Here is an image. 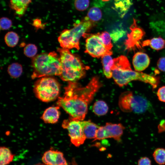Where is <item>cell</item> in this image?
<instances>
[{
	"label": "cell",
	"mask_w": 165,
	"mask_h": 165,
	"mask_svg": "<svg viewBox=\"0 0 165 165\" xmlns=\"http://www.w3.org/2000/svg\"><path fill=\"white\" fill-rule=\"evenodd\" d=\"M102 85L97 76L93 77L85 86L76 82H69L64 88V96L58 97L57 104L70 115L69 118L83 120L87 112L88 105Z\"/></svg>",
	"instance_id": "cell-1"
},
{
	"label": "cell",
	"mask_w": 165,
	"mask_h": 165,
	"mask_svg": "<svg viewBox=\"0 0 165 165\" xmlns=\"http://www.w3.org/2000/svg\"><path fill=\"white\" fill-rule=\"evenodd\" d=\"M111 69L112 76L115 82L119 86L127 85L132 81L138 80L151 85L156 88L160 82L159 77H155L132 69L127 58L121 55L113 59Z\"/></svg>",
	"instance_id": "cell-2"
},
{
	"label": "cell",
	"mask_w": 165,
	"mask_h": 165,
	"mask_svg": "<svg viewBox=\"0 0 165 165\" xmlns=\"http://www.w3.org/2000/svg\"><path fill=\"white\" fill-rule=\"evenodd\" d=\"M61 73L60 76L64 81L76 82L85 76L90 68L82 63L79 57L72 53L68 49L59 48Z\"/></svg>",
	"instance_id": "cell-3"
},
{
	"label": "cell",
	"mask_w": 165,
	"mask_h": 165,
	"mask_svg": "<svg viewBox=\"0 0 165 165\" xmlns=\"http://www.w3.org/2000/svg\"><path fill=\"white\" fill-rule=\"evenodd\" d=\"M32 64L33 69L32 79L51 75L60 76L61 73L60 57L55 52L37 55L33 58Z\"/></svg>",
	"instance_id": "cell-4"
},
{
	"label": "cell",
	"mask_w": 165,
	"mask_h": 165,
	"mask_svg": "<svg viewBox=\"0 0 165 165\" xmlns=\"http://www.w3.org/2000/svg\"><path fill=\"white\" fill-rule=\"evenodd\" d=\"M94 24V22L86 16L80 21L74 24L72 28L63 30L58 38L61 47L68 50L75 48L79 50L81 37L90 30Z\"/></svg>",
	"instance_id": "cell-5"
},
{
	"label": "cell",
	"mask_w": 165,
	"mask_h": 165,
	"mask_svg": "<svg viewBox=\"0 0 165 165\" xmlns=\"http://www.w3.org/2000/svg\"><path fill=\"white\" fill-rule=\"evenodd\" d=\"M118 105L120 109L125 112L142 114L149 110L151 105L144 97L134 94L130 91H126L120 95Z\"/></svg>",
	"instance_id": "cell-6"
},
{
	"label": "cell",
	"mask_w": 165,
	"mask_h": 165,
	"mask_svg": "<svg viewBox=\"0 0 165 165\" xmlns=\"http://www.w3.org/2000/svg\"><path fill=\"white\" fill-rule=\"evenodd\" d=\"M60 85L54 78L45 76L38 80L35 83L34 91L36 97L43 102L52 101L58 97Z\"/></svg>",
	"instance_id": "cell-7"
},
{
	"label": "cell",
	"mask_w": 165,
	"mask_h": 165,
	"mask_svg": "<svg viewBox=\"0 0 165 165\" xmlns=\"http://www.w3.org/2000/svg\"><path fill=\"white\" fill-rule=\"evenodd\" d=\"M86 38L85 52L94 57L99 58L112 54V51L107 50L104 45L99 33L96 34H85L83 37Z\"/></svg>",
	"instance_id": "cell-8"
},
{
	"label": "cell",
	"mask_w": 165,
	"mask_h": 165,
	"mask_svg": "<svg viewBox=\"0 0 165 165\" xmlns=\"http://www.w3.org/2000/svg\"><path fill=\"white\" fill-rule=\"evenodd\" d=\"M62 126L67 130L71 142L75 146L79 147L84 143L86 138L83 133L80 121L69 118L64 120Z\"/></svg>",
	"instance_id": "cell-9"
},
{
	"label": "cell",
	"mask_w": 165,
	"mask_h": 165,
	"mask_svg": "<svg viewBox=\"0 0 165 165\" xmlns=\"http://www.w3.org/2000/svg\"><path fill=\"white\" fill-rule=\"evenodd\" d=\"M125 128V127L120 123L114 124L107 123L105 126L99 127L93 141L112 138L119 141Z\"/></svg>",
	"instance_id": "cell-10"
},
{
	"label": "cell",
	"mask_w": 165,
	"mask_h": 165,
	"mask_svg": "<svg viewBox=\"0 0 165 165\" xmlns=\"http://www.w3.org/2000/svg\"><path fill=\"white\" fill-rule=\"evenodd\" d=\"M130 28L131 31L127 34V38L125 42L126 49L130 50L134 49L135 47H140V41L145 35V32L141 28L138 26L136 20L134 18L133 23Z\"/></svg>",
	"instance_id": "cell-11"
},
{
	"label": "cell",
	"mask_w": 165,
	"mask_h": 165,
	"mask_svg": "<svg viewBox=\"0 0 165 165\" xmlns=\"http://www.w3.org/2000/svg\"><path fill=\"white\" fill-rule=\"evenodd\" d=\"M42 162L46 165H67L63 154L57 150H50L46 152L42 157Z\"/></svg>",
	"instance_id": "cell-12"
},
{
	"label": "cell",
	"mask_w": 165,
	"mask_h": 165,
	"mask_svg": "<svg viewBox=\"0 0 165 165\" xmlns=\"http://www.w3.org/2000/svg\"><path fill=\"white\" fill-rule=\"evenodd\" d=\"M150 59L148 55L142 52H137L133 57L132 63L135 70L141 72L146 69L149 66Z\"/></svg>",
	"instance_id": "cell-13"
},
{
	"label": "cell",
	"mask_w": 165,
	"mask_h": 165,
	"mask_svg": "<svg viewBox=\"0 0 165 165\" xmlns=\"http://www.w3.org/2000/svg\"><path fill=\"white\" fill-rule=\"evenodd\" d=\"M60 108L57 105L47 108L41 117L42 119L47 123L54 124L56 123L58 120L60 115Z\"/></svg>",
	"instance_id": "cell-14"
},
{
	"label": "cell",
	"mask_w": 165,
	"mask_h": 165,
	"mask_svg": "<svg viewBox=\"0 0 165 165\" xmlns=\"http://www.w3.org/2000/svg\"><path fill=\"white\" fill-rule=\"evenodd\" d=\"M80 123L86 138L94 139L99 127L90 120L80 121Z\"/></svg>",
	"instance_id": "cell-15"
},
{
	"label": "cell",
	"mask_w": 165,
	"mask_h": 165,
	"mask_svg": "<svg viewBox=\"0 0 165 165\" xmlns=\"http://www.w3.org/2000/svg\"><path fill=\"white\" fill-rule=\"evenodd\" d=\"M31 1V0H10L11 7L17 15L21 16L24 14Z\"/></svg>",
	"instance_id": "cell-16"
},
{
	"label": "cell",
	"mask_w": 165,
	"mask_h": 165,
	"mask_svg": "<svg viewBox=\"0 0 165 165\" xmlns=\"http://www.w3.org/2000/svg\"><path fill=\"white\" fill-rule=\"evenodd\" d=\"M141 45L142 46H148L153 50H159L164 48L165 40L161 37L153 38L144 41Z\"/></svg>",
	"instance_id": "cell-17"
},
{
	"label": "cell",
	"mask_w": 165,
	"mask_h": 165,
	"mask_svg": "<svg viewBox=\"0 0 165 165\" xmlns=\"http://www.w3.org/2000/svg\"><path fill=\"white\" fill-rule=\"evenodd\" d=\"M101 62L105 75L108 79L111 78L112 77L111 68L113 63V59L111 55H105L101 57Z\"/></svg>",
	"instance_id": "cell-18"
},
{
	"label": "cell",
	"mask_w": 165,
	"mask_h": 165,
	"mask_svg": "<svg viewBox=\"0 0 165 165\" xmlns=\"http://www.w3.org/2000/svg\"><path fill=\"white\" fill-rule=\"evenodd\" d=\"M132 4L130 0H115L116 9L122 17L127 13Z\"/></svg>",
	"instance_id": "cell-19"
},
{
	"label": "cell",
	"mask_w": 165,
	"mask_h": 165,
	"mask_svg": "<svg viewBox=\"0 0 165 165\" xmlns=\"http://www.w3.org/2000/svg\"><path fill=\"white\" fill-rule=\"evenodd\" d=\"M0 155V165L9 164L12 162L14 156L9 148L5 147H1Z\"/></svg>",
	"instance_id": "cell-20"
},
{
	"label": "cell",
	"mask_w": 165,
	"mask_h": 165,
	"mask_svg": "<svg viewBox=\"0 0 165 165\" xmlns=\"http://www.w3.org/2000/svg\"><path fill=\"white\" fill-rule=\"evenodd\" d=\"M108 108L106 103L102 100L96 101L93 107L94 112L97 116L105 115L108 111Z\"/></svg>",
	"instance_id": "cell-21"
},
{
	"label": "cell",
	"mask_w": 165,
	"mask_h": 165,
	"mask_svg": "<svg viewBox=\"0 0 165 165\" xmlns=\"http://www.w3.org/2000/svg\"><path fill=\"white\" fill-rule=\"evenodd\" d=\"M155 162L159 165L165 164V149L159 148L156 149L152 154Z\"/></svg>",
	"instance_id": "cell-22"
},
{
	"label": "cell",
	"mask_w": 165,
	"mask_h": 165,
	"mask_svg": "<svg viewBox=\"0 0 165 165\" xmlns=\"http://www.w3.org/2000/svg\"><path fill=\"white\" fill-rule=\"evenodd\" d=\"M102 16V13L101 10L96 7L90 8L88 11L87 16L90 20L93 22L100 20Z\"/></svg>",
	"instance_id": "cell-23"
},
{
	"label": "cell",
	"mask_w": 165,
	"mask_h": 165,
	"mask_svg": "<svg viewBox=\"0 0 165 165\" xmlns=\"http://www.w3.org/2000/svg\"><path fill=\"white\" fill-rule=\"evenodd\" d=\"M8 72L10 76L17 78L21 75L22 72V66L18 63H14L10 65L8 68Z\"/></svg>",
	"instance_id": "cell-24"
},
{
	"label": "cell",
	"mask_w": 165,
	"mask_h": 165,
	"mask_svg": "<svg viewBox=\"0 0 165 165\" xmlns=\"http://www.w3.org/2000/svg\"><path fill=\"white\" fill-rule=\"evenodd\" d=\"M5 40L6 43L8 46L13 47L18 43L19 37L15 32L13 31L9 32L5 35Z\"/></svg>",
	"instance_id": "cell-25"
},
{
	"label": "cell",
	"mask_w": 165,
	"mask_h": 165,
	"mask_svg": "<svg viewBox=\"0 0 165 165\" xmlns=\"http://www.w3.org/2000/svg\"><path fill=\"white\" fill-rule=\"evenodd\" d=\"M99 34L106 49L112 51V49L113 46L111 42V37L110 34L106 31L101 33H99Z\"/></svg>",
	"instance_id": "cell-26"
},
{
	"label": "cell",
	"mask_w": 165,
	"mask_h": 165,
	"mask_svg": "<svg viewBox=\"0 0 165 165\" xmlns=\"http://www.w3.org/2000/svg\"><path fill=\"white\" fill-rule=\"evenodd\" d=\"M37 49L36 46L33 44H29L27 45L24 49L25 55L29 57L35 56L37 53Z\"/></svg>",
	"instance_id": "cell-27"
},
{
	"label": "cell",
	"mask_w": 165,
	"mask_h": 165,
	"mask_svg": "<svg viewBox=\"0 0 165 165\" xmlns=\"http://www.w3.org/2000/svg\"><path fill=\"white\" fill-rule=\"evenodd\" d=\"M89 0H75L74 4L76 9L83 11L89 7Z\"/></svg>",
	"instance_id": "cell-28"
},
{
	"label": "cell",
	"mask_w": 165,
	"mask_h": 165,
	"mask_svg": "<svg viewBox=\"0 0 165 165\" xmlns=\"http://www.w3.org/2000/svg\"><path fill=\"white\" fill-rule=\"evenodd\" d=\"M12 25V21L9 18L3 17L0 19V28L3 30L9 29Z\"/></svg>",
	"instance_id": "cell-29"
},
{
	"label": "cell",
	"mask_w": 165,
	"mask_h": 165,
	"mask_svg": "<svg viewBox=\"0 0 165 165\" xmlns=\"http://www.w3.org/2000/svg\"><path fill=\"white\" fill-rule=\"evenodd\" d=\"M157 94L159 100L165 102V86H162L158 89Z\"/></svg>",
	"instance_id": "cell-30"
},
{
	"label": "cell",
	"mask_w": 165,
	"mask_h": 165,
	"mask_svg": "<svg viewBox=\"0 0 165 165\" xmlns=\"http://www.w3.org/2000/svg\"><path fill=\"white\" fill-rule=\"evenodd\" d=\"M137 165H152V162L148 157H143L138 160Z\"/></svg>",
	"instance_id": "cell-31"
},
{
	"label": "cell",
	"mask_w": 165,
	"mask_h": 165,
	"mask_svg": "<svg viewBox=\"0 0 165 165\" xmlns=\"http://www.w3.org/2000/svg\"><path fill=\"white\" fill-rule=\"evenodd\" d=\"M157 66L160 71L165 72V57L159 58L157 62Z\"/></svg>",
	"instance_id": "cell-32"
},
{
	"label": "cell",
	"mask_w": 165,
	"mask_h": 165,
	"mask_svg": "<svg viewBox=\"0 0 165 165\" xmlns=\"http://www.w3.org/2000/svg\"><path fill=\"white\" fill-rule=\"evenodd\" d=\"M41 22L39 19L35 20L33 23L34 26H39L40 25Z\"/></svg>",
	"instance_id": "cell-33"
},
{
	"label": "cell",
	"mask_w": 165,
	"mask_h": 165,
	"mask_svg": "<svg viewBox=\"0 0 165 165\" xmlns=\"http://www.w3.org/2000/svg\"><path fill=\"white\" fill-rule=\"evenodd\" d=\"M34 165H46L45 164H44L41 163H38V164H35Z\"/></svg>",
	"instance_id": "cell-34"
},
{
	"label": "cell",
	"mask_w": 165,
	"mask_h": 165,
	"mask_svg": "<svg viewBox=\"0 0 165 165\" xmlns=\"http://www.w3.org/2000/svg\"><path fill=\"white\" fill-rule=\"evenodd\" d=\"M102 0V1H104V2H106V1H109L110 0Z\"/></svg>",
	"instance_id": "cell-35"
},
{
	"label": "cell",
	"mask_w": 165,
	"mask_h": 165,
	"mask_svg": "<svg viewBox=\"0 0 165 165\" xmlns=\"http://www.w3.org/2000/svg\"></svg>",
	"instance_id": "cell-36"
}]
</instances>
